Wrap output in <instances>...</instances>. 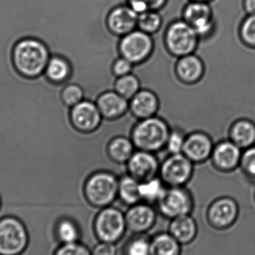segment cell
Listing matches in <instances>:
<instances>
[{
    "mask_svg": "<svg viewBox=\"0 0 255 255\" xmlns=\"http://www.w3.org/2000/svg\"><path fill=\"white\" fill-rule=\"evenodd\" d=\"M194 169L195 163L183 153L167 154L160 161L158 176L167 187H185Z\"/></svg>",
    "mask_w": 255,
    "mask_h": 255,
    "instance_id": "7",
    "label": "cell"
},
{
    "mask_svg": "<svg viewBox=\"0 0 255 255\" xmlns=\"http://www.w3.org/2000/svg\"><path fill=\"white\" fill-rule=\"evenodd\" d=\"M182 19L193 27L200 39L211 37L217 28L212 6L206 1H189L183 11Z\"/></svg>",
    "mask_w": 255,
    "mask_h": 255,
    "instance_id": "9",
    "label": "cell"
},
{
    "mask_svg": "<svg viewBox=\"0 0 255 255\" xmlns=\"http://www.w3.org/2000/svg\"><path fill=\"white\" fill-rule=\"evenodd\" d=\"M136 149L130 136H117L109 142L108 153L115 163L126 164Z\"/></svg>",
    "mask_w": 255,
    "mask_h": 255,
    "instance_id": "24",
    "label": "cell"
},
{
    "mask_svg": "<svg viewBox=\"0 0 255 255\" xmlns=\"http://www.w3.org/2000/svg\"><path fill=\"white\" fill-rule=\"evenodd\" d=\"M51 55L49 48L43 41L26 37L15 45L12 52V61L19 74L34 79L44 74Z\"/></svg>",
    "mask_w": 255,
    "mask_h": 255,
    "instance_id": "1",
    "label": "cell"
},
{
    "mask_svg": "<svg viewBox=\"0 0 255 255\" xmlns=\"http://www.w3.org/2000/svg\"><path fill=\"white\" fill-rule=\"evenodd\" d=\"M158 212L165 218H176L191 214L195 208L193 192L185 187H167L157 204Z\"/></svg>",
    "mask_w": 255,
    "mask_h": 255,
    "instance_id": "8",
    "label": "cell"
},
{
    "mask_svg": "<svg viewBox=\"0 0 255 255\" xmlns=\"http://www.w3.org/2000/svg\"><path fill=\"white\" fill-rule=\"evenodd\" d=\"M159 106L157 95L153 91L144 88L129 100V112L138 121L156 116Z\"/></svg>",
    "mask_w": 255,
    "mask_h": 255,
    "instance_id": "19",
    "label": "cell"
},
{
    "mask_svg": "<svg viewBox=\"0 0 255 255\" xmlns=\"http://www.w3.org/2000/svg\"><path fill=\"white\" fill-rule=\"evenodd\" d=\"M175 72L180 80L184 83L193 84L203 77L205 66L202 58L193 53L178 58Z\"/></svg>",
    "mask_w": 255,
    "mask_h": 255,
    "instance_id": "20",
    "label": "cell"
},
{
    "mask_svg": "<svg viewBox=\"0 0 255 255\" xmlns=\"http://www.w3.org/2000/svg\"><path fill=\"white\" fill-rule=\"evenodd\" d=\"M181 247L169 232H160L151 238L150 255H181Z\"/></svg>",
    "mask_w": 255,
    "mask_h": 255,
    "instance_id": "26",
    "label": "cell"
},
{
    "mask_svg": "<svg viewBox=\"0 0 255 255\" xmlns=\"http://www.w3.org/2000/svg\"><path fill=\"white\" fill-rule=\"evenodd\" d=\"M97 107L103 119H119L129 112V101L114 91H108L97 98Z\"/></svg>",
    "mask_w": 255,
    "mask_h": 255,
    "instance_id": "18",
    "label": "cell"
},
{
    "mask_svg": "<svg viewBox=\"0 0 255 255\" xmlns=\"http://www.w3.org/2000/svg\"><path fill=\"white\" fill-rule=\"evenodd\" d=\"M141 89L140 81L133 73L117 78L114 88V91L128 101Z\"/></svg>",
    "mask_w": 255,
    "mask_h": 255,
    "instance_id": "29",
    "label": "cell"
},
{
    "mask_svg": "<svg viewBox=\"0 0 255 255\" xmlns=\"http://www.w3.org/2000/svg\"><path fill=\"white\" fill-rule=\"evenodd\" d=\"M119 178L117 174L106 170L90 175L84 186L86 203L98 210L112 206L118 199Z\"/></svg>",
    "mask_w": 255,
    "mask_h": 255,
    "instance_id": "3",
    "label": "cell"
},
{
    "mask_svg": "<svg viewBox=\"0 0 255 255\" xmlns=\"http://www.w3.org/2000/svg\"><path fill=\"white\" fill-rule=\"evenodd\" d=\"M187 133L178 128H172L163 150L165 155L180 154L183 152Z\"/></svg>",
    "mask_w": 255,
    "mask_h": 255,
    "instance_id": "33",
    "label": "cell"
},
{
    "mask_svg": "<svg viewBox=\"0 0 255 255\" xmlns=\"http://www.w3.org/2000/svg\"><path fill=\"white\" fill-rule=\"evenodd\" d=\"M229 139L243 150L255 144V124L247 119H240L233 123L229 132Z\"/></svg>",
    "mask_w": 255,
    "mask_h": 255,
    "instance_id": "23",
    "label": "cell"
},
{
    "mask_svg": "<svg viewBox=\"0 0 255 255\" xmlns=\"http://www.w3.org/2000/svg\"><path fill=\"white\" fill-rule=\"evenodd\" d=\"M244 7L248 15L255 14V0H244Z\"/></svg>",
    "mask_w": 255,
    "mask_h": 255,
    "instance_id": "40",
    "label": "cell"
},
{
    "mask_svg": "<svg viewBox=\"0 0 255 255\" xmlns=\"http://www.w3.org/2000/svg\"><path fill=\"white\" fill-rule=\"evenodd\" d=\"M166 184L159 176L139 182L141 201L150 205H156L166 191Z\"/></svg>",
    "mask_w": 255,
    "mask_h": 255,
    "instance_id": "27",
    "label": "cell"
},
{
    "mask_svg": "<svg viewBox=\"0 0 255 255\" xmlns=\"http://www.w3.org/2000/svg\"><path fill=\"white\" fill-rule=\"evenodd\" d=\"M241 40L247 46L255 48V14L248 15L240 28Z\"/></svg>",
    "mask_w": 255,
    "mask_h": 255,
    "instance_id": "34",
    "label": "cell"
},
{
    "mask_svg": "<svg viewBox=\"0 0 255 255\" xmlns=\"http://www.w3.org/2000/svg\"><path fill=\"white\" fill-rule=\"evenodd\" d=\"M170 130L169 124L156 115L136 121L130 137L136 149L159 154L165 149Z\"/></svg>",
    "mask_w": 255,
    "mask_h": 255,
    "instance_id": "2",
    "label": "cell"
},
{
    "mask_svg": "<svg viewBox=\"0 0 255 255\" xmlns=\"http://www.w3.org/2000/svg\"><path fill=\"white\" fill-rule=\"evenodd\" d=\"M168 232L181 246H187L194 242L199 229L196 220L191 214H187L170 220Z\"/></svg>",
    "mask_w": 255,
    "mask_h": 255,
    "instance_id": "21",
    "label": "cell"
},
{
    "mask_svg": "<svg viewBox=\"0 0 255 255\" xmlns=\"http://www.w3.org/2000/svg\"><path fill=\"white\" fill-rule=\"evenodd\" d=\"M70 116L73 127L82 132L94 131L103 121L97 103L89 100H84L72 107Z\"/></svg>",
    "mask_w": 255,
    "mask_h": 255,
    "instance_id": "14",
    "label": "cell"
},
{
    "mask_svg": "<svg viewBox=\"0 0 255 255\" xmlns=\"http://www.w3.org/2000/svg\"><path fill=\"white\" fill-rule=\"evenodd\" d=\"M127 231L132 235L149 232L157 221V211L152 205L140 202L128 207L125 213Z\"/></svg>",
    "mask_w": 255,
    "mask_h": 255,
    "instance_id": "13",
    "label": "cell"
},
{
    "mask_svg": "<svg viewBox=\"0 0 255 255\" xmlns=\"http://www.w3.org/2000/svg\"><path fill=\"white\" fill-rule=\"evenodd\" d=\"M2 199H1V196H0V211H1V208H2Z\"/></svg>",
    "mask_w": 255,
    "mask_h": 255,
    "instance_id": "42",
    "label": "cell"
},
{
    "mask_svg": "<svg viewBox=\"0 0 255 255\" xmlns=\"http://www.w3.org/2000/svg\"><path fill=\"white\" fill-rule=\"evenodd\" d=\"M53 255H92L91 250L81 242L61 244Z\"/></svg>",
    "mask_w": 255,
    "mask_h": 255,
    "instance_id": "37",
    "label": "cell"
},
{
    "mask_svg": "<svg viewBox=\"0 0 255 255\" xmlns=\"http://www.w3.org/2000/svg\"><path fill=\"white\" fill-rule=\"evenodd\" d=\"M240 166L249 178L255 183V145L243 151Z\"/></svg>",
    "mask_w": 255,
    "mask_h": 255,
    "instance_id": "36",
    "label": "cell"
},
{
    "mask_svg": "<svg viewBox=\"0 0 255 255\" xmlns=\"http://www.w3.org/2000/svg\"><path fill=\"white\" fill-rule=\"evenodd\" d=\"M243 149L231 139L216 142L211 154V164L222 172H230L241 163Z\"/></svg>",
    "mask_w": 255,
    "mask_h": 255,
    "instance_id": "15",
    "label": "cell"
},
{
    "mask_svg": "<svg viewBox=\"0 0 255 255\" xmlns=\"http://www.w3.org/2000/svg\"><path fill=\"white\" fill-rule=\"evenodd\" d=\"M56 239L61 244L79 242L80 230L77 223L70 218H62L57 223L55 229Z\"/></svg>",
    "mask_w": 255,
    "mask_h": 255,
    "instance_id": "28",
    "label": "cell"
},
{
    "mask_svg": "<svg viewBox=\"0 0 255 255\" xmlns=\"http://www.w3.org/2000/svg\"><path fill=\"white\" fill-rule=\"evenodd\" d=\"M214 145L208 133L198 130L187 135L182 153L194 163H204L211 159Z\"/></svg>",
    "mask_w": 255,
    "mask_h": 255,
    "instance_id": "16",
    "label": "cell"
},
{
    "mask_svg": "<svg viewBox=\"0 0 255 255\" xmlns=\"http://www.w3.org/2000/svg\"><path fill=\"white\" fill-rule=\"evenodd\" d=\"M162 22L163 19L159 11L144 12L138 16L137 28L151 35L160 29Z\"/></svg>",
    "mask_w": 255,
    "mask_h": 255,
    "instance_id": "31",
    "label": "cell"
},
{
    "mask_svg": "<svg viewBox=\"0 0 255 255\" xmlns=\"http://www.w3.org/2000/svg\"><path fill=\"white\" fill-rule=\"evenodd\" d=\"M92 255H118L116 244L99 242L91 250Z\"/></svg>",
    "mask_w": 255,
    "mask_h": 255,
    "instance_id": "39",
    "label": "cell"
},
{
    "mask_svg": "<svg viewBox=\"0 0 255 255\" xmlns=\"http://www.w3.org/2000/svg\"><path fill=\"white\" fill-rule=\"evenodd\" d=\"M134 64L127 58L120 56L117 58L112 65V73L116 78L121 77L133 73Z\"/></svg>",
    "mask_w": 255,
    "mask_h": 255,
    "instance_id": "38",
    "label": "cell"
},
{
    "mask_svg": "<svg viewBox=\"0 0 255 255\" xmlns=\"http://www.w3.org/2000/svg\"><path fill=\"white\" fill-rule=\"evenodd\" d=\"M93 230L99 242L118 244L127 232L125 213L112 205L99 210Z\"/></svg>",
    "mask_w": 255,
    "mask_h": 255,
    "instance_id": "5",
    "label": "cell"
},
{
    "mask_svg": "<svg viewBox=\"0 0 255 255\" xmlns=\"http://www.w3.org/2000/svg\"><path fill=\"white\" fill-rule=\"evenodd\" d=\"M160 161L156 153L136 149L126 163L127 173L139 182L151 179L158 176Z\"/></svg>",
    "mask_w": 255,
    "mask_h": 255,
    "instance_id": "12",
    "label": "cell"
},
{
    "mask_svg": "<svg viewBox=\"0 0 255 255\" xmlns=\"http://www.w3.org/2000/svg\"><path fill=\"white\" fill-rule=\"evenodd\" d=\"M190 1H206V2H209V1H212V0H190Z\"/></svg>",
    "mask_w": 255,
    "mask_h": 255,
    "instance_id": "41",
    "label": "cell"
},
{
    "mask_svg": "<svg viewBox=\"0 0 255 255\" xmlns=\"http://www.w3.org/2000/svg\"><path fill=\"white\" fill-rule=\"evenodd\" d=\"M154 49L151 34L141 30H133L121 37L119 44L121 56L127 58L134 65L146 61Z\"/></svg>",
    "mask_w": 255,
    "mask_h": 255,
    "instance_id": "10",
    "label": "cell"
},
{
    "mask_svg": "<svg viewBox=\"0 0 255 255\" xmlns=\"http://www.w3.org/2000/svg\"><path fill=\"white\" fill-rule=\"evenodd\" d=\"M167 0H128V4L139 13L147 11H158L166 4Z\"/></svg>",
    "mask_w": 255,
    "mask_h": 255,
    "instance_id": "35",
    "label": "cell"
},
{
    "mask_svg": "<svg viewBox=\"0 0 255 255\" xmlns=\"http://www.w3.org/2000/svg\"><path fill=\"white\" fill-rule=\"evenodd\" d=\"M239 215L238 202L228 196L213 201L206 211L207 222L211 228L217 231L231 229L238 221Z\"/></svg>",
    "mask_w": 255,
    "mask_h": 255,
    "instance_id": "11",
    "label": "cell"
},
{
    "mask_svg": "<svg viewBox=\"0 0 255 255\" xmlns=\"http://www.w3.org/2000/svg\"><path fill=\"white\" fill-rule=\"evenodd\" d=\"M118 199L128 207L142 202L139 194V181L127 172L120 176Z\"/></svg>",
    "mask_w": 255,
    "mask_h": 255,
    "instance_id": "25",
    "label": "cell"
},
{
    "mask_svg": "<svg viewBox=\"0 0 255 255\" xmlns=\"http://www.w3.org/2000/svg\"><path fill=\"white\" fill-rule=\"evenodd\" d=\"M25 223L13 215L0 218V255H22L29 245Z\"/></svg>",
    "mask_w": 255,
    "mask_h": 255,
    "instance_id": "4",
    "label": "cell"
},
{
    "mask_svg": "<svg viewBox=\"0 0 255 255\" xmlns=\"http://www.w3.org/2000/svg\"><path fill=\"white\" fill-rule=\"evenodd\" d=\"M164 40L168 51L174 56L181 58L195 53L200 38L193 27L180 19L168 26Z\"/></svg>",
    "mask_w": 255,
    "mask_h": 255,
    "instance_id": "6",
    "label": "cell"
},
{
    "mask_svg": "<svg viewBox=\"0 0 255 255\" xmlns=\"http://www.w3.org/2000/svg\"><path fill=\"white\" fill-rule=\"evenodd\" d=\"M138 16L128 4L117 6L109 13L108 26L112 33L123 37L137 28Z\"/></svg>",
    "mask_w": 255,
    "mask_h": 255,
    "instance_id": "17",
    "label": "cell"
},
{
    "mask_svg": "<svg viewBox=\"0 0 255 255\" xmlns=\"http://www.w3.org/2000/svg\"><path fill=\"white\" fill-rule=\"evenodd\" d=\"M71 64L70 61L58 55H52L45 69L44 75L48 80L58 85H64L71 79Z\"/></svg>",
    "mask_w": 255,
    "mask_h": 255,
    "instance_id": "22",
    "label": "cell"
},
{
    "mask_svg": "<svg viewBox=\"0 0 255 255\" xmlns=\"http://www.w3.org/2000/svg\"><path fill=\"white\" fill-rule=\"evenodd\" d=\"M145 235H132L124 245V255H150L151 238Z\"/></svg>",
    "mask_w": 255,
    "mask_h": 255,
    "instance_id": "30",
    "label": "cell"
},
{
    "mask_svg": "<svg viewBox=\"0 0 255 255\" xmlns=\"http://www.w3.org/2000/svg\"><path fill=\"white\" fill-rule=\"evenodd\" d=\"M61 100L67 107L71 109L85 100V91L78 84L67 82L61 91Z\"/></svg>",
    "mask_w": 255,
    "mask_h": 255,
    "instance_id": "32",
    "label": "cell"
}]
</instances>
